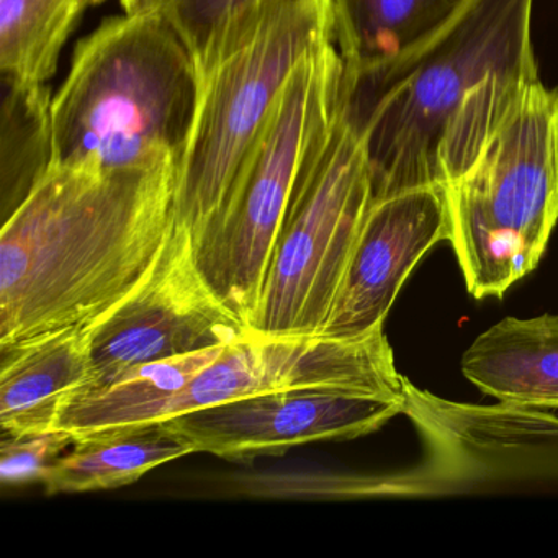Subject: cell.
Wrapping results in <instances>:
<instances>
[{
	"label": "cell",
	"instance_id": "1",
	"mask_svg": "<svg viewBox=\"0 0 558 558\" xmlns=\"http://www.w3.org/2000/svg\"><path fill=\"white\" fill-rule=\"evenodd\" d=\"M534 0H469L403 57L345 66L344 112L364 143L372 201L449 187L538 81Z\"/></svg>",
	"mask_w": 558,
	"mask_h": 558
},
{
	"label": "cell",
	"instance_id": "2",
	"mask_svg": "<svg viewBox=\"0 0 558 558\" xmlns=\"http://www.w3.org/2000/svg\"><path fill=\"white\" fill-rule=\"evenodd\" d=\"M178 165L51 162L0 231V351L90 325L145 277L174 230Z\"/></svg>",
	"mask_w": 558,
	"mask_h": 558
},
{
	"label": "cell",
	"instance_id": "3",
	"mask_svg": "<svg viewBox=\"0 0 558 558\" xmlns=\"http://www.w3.org/2000/svg\"><path fill=\"white\" fill-rule=\"evenodd\" d=\"M195 94L191 51L159 8L107 19L76 45L54 94L51 162L125 169L181 159Z\"/></svg>",
	"mask_w": 558,
	"mask_h": 558
},
{
	"label": "cell",
	"instance_id": "4",
	"mask_svg": "<svg viewBox=\"0 0 558 558\" xmlns=\"http://www.w3.org/2000/svg\"><path fill=\"white\" fill-rule=\"evenodd\" d=\"M329 38L335 0H246L192 54L197 94L175 184V223L192 236L227 197L293 68Z\"/></svg>",
	"mask_w": 558,
	"mask_h": 558
},
{
	"label": "cell",
	"instance_id": "5",
	"mask_svg": "<svg viewBox=\"0 0 558 558\" xmlns=\"http://www.w3.org/2000/svg\"><path fill=\"white\" fill-rule=\"evenodd\" d=\"M344 90L345 61L338 40L329 38L306 51L227 197L194 236L195 256L208 283L250 328L290 198L303 169L331 135Z\"/></svg>",
	"mask_w": 558,
	"mask_h": 558
},
{
	"label": "cell",
	"instance_id": "6",
	"mask_svg": "<svg viewBox=\"0 0 558 558\" xmlns=\"http://www.w3.org/2000/svg\"><path fill=\"white\" fill-rule=\"evenodd\" d=\"M446 192L466 290L501 299L537 267L558 221V89L532 83Z\"/></svg>",
	"mask_w": 558,
	"mask_h": 558
},
{
	"label": "cell",
	"instance_id": "7",
	"mask_svg": "<svg viewBox=\"0 0 558 558\" xmlns=\"http://www.w3.org/2000/svg\"><path fill=\"white\" fill-rule=\"evenodd\" d=\"M372 202L364 143L342 102L331 135L303 169L290 198L253 332L319 336Z\"/></svg>",
	"mask_w": 558,
	"mask_h": 558
},
{
	"label": "cell",
	"instance_id": "8",
	"mask_svg": "<svg viewBox=\"0 0 558 558\" xmlns=\"http://www.w3.org/2000/svg\"><path fill=\"white\" fill-rule=\"evenodd\" d=\"M86 331L90 375L77 393L107 387L140 365L225 348L253 332L208 283L194 236L179 223L145 277Z\"/></svg>",
	"mask_w": 558,
	"mask_h": 558
},
{
	"label": "cell",
	"instance_id": "9",
	"mask_svg": "<svg viewBox=\"0 0 558 558\" xmlns=\"http://www.w3.org/2000/svg\"><path fill=\"white\" fill-rule=\"evenodd\" d=\"M407 410V400L325 388H293L178 414L159 421L221 459L254 460L323 440L367 436Z\"/></svg>",
	"mask_w": 558,
	"mask_h": 558
},
{
	"label": "cell",
	"instance_id": "10",
	"mask_svg": "<svg viewBox=\"0 0 558 558\" xmlns=\"http://www.w3.org/2000/svg\"><path fill=\"white\" fill-rule=\"evenodd\" d=\"M449 236L446 187L372 202L319 336L359 341L384 329L404 280L430 247Z\"/></svg>",
	"mask_w": 558,
	"mask_h": 558
},
{
	"label": "cell",
	"instance_id": "11",
	"mask_svg": "<svg viewBox=\"0 0 558 558\" xmlns=\"http://www.w3.org/2000/svg\"><path fill=\"white\" fill-rule=\"evenodd\" d=\"M0 354L2 436L57 429L64 403L89 381L86 326L50 332Z\"/></svg>",
	"mask_w": 558,
	"mask_h": 558
},
{
	"label": "cell",
	"instance_id": "12",
	"mask_svg": "<svg viewBox=\"0 0 558 558\" xmlns=\"http://www.w3.org/2000/svg\"><path fill=\"white\" fill-rule=\"evenodd\" d=\"M462 374L499 403L558 411V315L496 323L462 355Z\"/></svg>",
	"mask_w": 558,
	"mask_h": 558
},
{
	"label": "cell",
	"instance_id": "13",
	"mask_svg": "<svg viewBox=\"0 0 558 558\" xmlns=\"http://www.w3.org/2000/svg\"><path fill=\"white\" fill-rule=\"evenodd\" d=\"M189 453H197L195 447L165 423L122 427L77 439L41 483L48 495L120 488Z\"/></svg>",
	"mask_w": 558,
	"mask_h": 558
},
{
	"label": "cell",
	"instance_id": "14",
	"mask_svg": "<svg viewBox=\"0 0 558 558\" xmlns=\"http://www.w3.org/2000/svg\"><path fill=\"white\" fill-rule=\"evenodd\" d=\"M225 348L140 365L107 387L74 395L64 403L57 429L68 430L77 440L106 430L153 423L162 403L218 359Z\"/></svg>",
	"mask_w": 558,
	"mask_h": 558
},
{
	"label": "cell",
	"instance_id": "15",
	"mask_svg": "<svg viewBox=\"0 0 558 558\" xmlns=\"http://www.w3.org/2000/svg\"><path fill=\"white\" fill-rule=\"evenodd\" d=\"M469 0H335L338 47L349 70L390 63L449 24Z\"/></svg>",
	"mask_w": 558,
	"mask_h": 558
},
{
	"label": "cell",
	"instance_id": "16",
	"mask_svg": "<svg viewBox=\"0 0 558 558\" xmlns=\"http://www.w3.org/2000/svg\"><path fill=\"white\" fill-rule=\"evenodd\" d=\"M94 0H0V73L15 86H48Z\"/></svg>",
	"mask_w": 558,
	"mask_h": 558
},
{
	"label": "cell",
	"instance_id": "17",
	"mask_svg": "<svg viewBox=\"0 0 558 558\" xmlns=\"http://www.w3.org/2000/svg\"><path fill=\"white\" fill-rule=\"evenodd\" d=\"M4 86L8 90L2 102L0 140L2 197L4 211L9 205L14 211L53 159V96L48 86L27 87L9 83Z\"/></svg>",
	"mask_w": 558,
	"mask_h": 558
},
{
	"label": "cell",
	"instance_id": "18",
	"mask_svg": "<svg viewBox=\"0 0 558 558\" xmlns=\"http://www.w3.org/2000/svg\"><path fill=\"white\" fill-rule=\"evenodd\" d=\"M73 434L63 429L27 436H2L0 480L4 485L41 482L54 460L74 446Z\"/></svg>",
	"mask_w": 558,
	"mask_h": 558
},
{
	"label": "cell",
	"instance_id": "19",
	"mask_svg": "<svg viewBox=\"0 0 558 558\" xmlns=\"http://www.w3.org/2000/svg\"><path fill=\"white\" fill-rule=\"evenodd\" d=\"M244 2L246 0H156L155 8L171 22L192 57L204 47L221 21Z\"/></svg>",
	"mask_w": 558,
	"mask_h": 558
}]
</instances>
